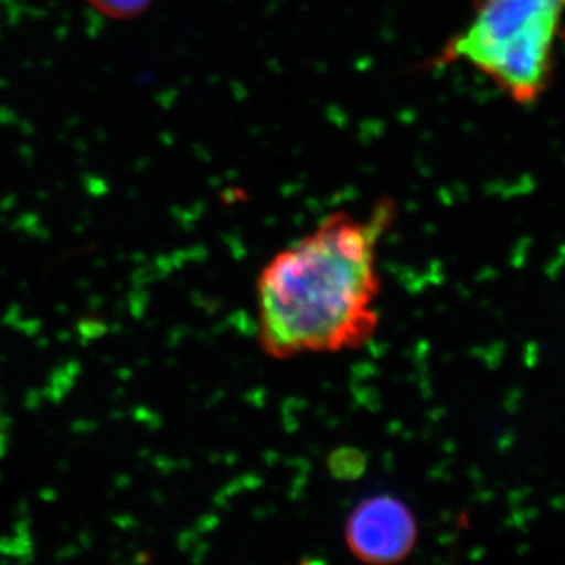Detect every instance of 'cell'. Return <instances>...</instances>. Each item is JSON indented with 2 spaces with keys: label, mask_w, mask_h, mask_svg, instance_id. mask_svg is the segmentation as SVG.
I'll return each mask as SVG.
<instances>
[{
  "label": "cell",
  "mask_w": 565,
  "mask_h": 565,
  "mask_svg": "<svg viewBox=\"0 0 565 565\" xmlns=\"http://www.w3.org/2000/svg\"><path fill=\"white\" fill-rule=\"evenodd\" d=\"M88 3L111 20H131L147 11L152 0H87Z\"/></svg>",
  "instance_id": "4"
},
{
  "label": "cell",
  "mask_w": 565,
  "mask_h": 565,
  "mask_svg": "<svg viewBox=\"0 0 565 565\" xmlns=\"http://www.w3.org/2000/svg\"><path fill=\"white\" fill-rule=\"evenodd\" d=\"M393 215L388 200L366 221L334 212L263 267L256 305L267 355L353 351L374 337L381 292L375 253Z\"/></svg>",
  "instance_id": "1"
},
{
  "label": "cell",
  "mask_w": 565,
  "mask_h": 565,
  "mask_svg": "<svg viewBox=\"0 0 565 565\" xmlns=\"http://www.w3.org/2000/svg\"><path fill=\"white\" fill-rule=\"evenodd\" d=\"M10 426L11 419L6 411V403L2 399V393H0V457L6 455L7 446L10 440Z\"/></svg>",
  "instance_id": "5"
},
{
  "label": "cell",
  "mask_w": 565,
  "mask_h": 565,
  "mask_svg": "<svg viewBox=\"0 0 565 565\" xmlns=\"http://www.w3.org/2000/svg\"><path fill=\"white\" fill-rule=\"evenodd\" d=\"M565 39V0H470V18L437 65L463 63L520 106L552 87Z\"/></svg>",
  "instance_id": "2"
},
{
  "label": "cell",
  "mask_w": 565,
  "mask_h": 565,
  "mask_svg": "<svg viewBox=\"0 0 565 565\" xmlns=\"http://www.w3.org/2000/svg\"><path fill=\"white\" fill-rule=\"evenodd\" d=\"M416 534L411 509L388 494L362 501L345 523V544L356 559L366 564L399 563L414 550Z\"/></svg>",
  "instance_id": "3"
}]
</instances>
